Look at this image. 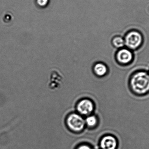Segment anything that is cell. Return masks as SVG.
<instances>
[{
  "label": "cell",
  "mask_w": 149,
  "mask_h": 149,
  "mask_svg": "<svg viewBox=\"0 0 149 149\" xmlns=\"http://www.w3.org/2000/svg\"><path fill=\"white\" fill-rule=\"evenodd\" d=\"M129 85L131 91L138 96L149 93V73L147 71H136L130 77Z\"/></svg>",
  "instance_id": "1"
},
{
  "label": "cell",
  "mask_w": 149,
  "mask_h": 149,
  "mask_svg": "<svg viewBox=\"0 0 149 149\" xmlns=\"http://www.w3.org/2000/svg\"><path fill=\"white\" fill-rule=\"evenodd\" d=\"M124 40L125 47L134 51L141 47L144 41V37L140 31L133 30L126 33Z\"/></svg>",
  "instance_id": "2"
},
{
  "label": "cell",
  "mask_w": 149,
  "mask_h": 149,
  "mask_svg": "<svg viewBox=\"0 0 149 149\" xmlns=\"http://www.w3.org/2000/svg\"><path fill=\"white\" fill-rule=\"evenodd\" d=\"M66 124L69 128L74 132H80L83 130L86 123L85 120L78 114L72 113L66 119Z\"/></svg>",
  "instance_id": "3"
},
{
  "label": "cell",
  "mask_w": 149,
  "mask_h": 149,
  "mask_svg": "<svg viewBox=\"0 0 149 149\" xmlns=\"http://www.w3.org/2000/svg\"><path fill=\"white\" fill-rule=\"evenodd\" d=\"M115 59L120 65L123 66L129 65L134 60V52L126 47L119 49L116 53Z\"/></svg>",
  "instance_id": "4"
},
{
  "label": "cell",
  "mask_w": 149,
  "mask_h": 149,
  "mask_svg": "<svg viewBox=\"0 0 149 149\" xmlns=\"http://www.w3.org/2000/svg\"><path fill=\"white\" fill-rule=\"evenodd\" d=\"M94 105L91 100L83 99L80 101L77 105V110L81 114L89 115L93 111Z\"/></svg>",
  "instance_id": "5"
},
{
  "label": "cell",
  "mask_w": 149,
  "mask_h": 149,
  "mask_svg": "<svg viewBox=\"0 0 149 149\" xmlns=\"http://www.w3.org/2000/svg\"><path fill=\"white\" fill-rule=\"evenodd\" d=\"M100 147L102 149H116L117 140L114 136L110 135L105 136L101 140Z\"/></svg>",
  "instance_id": "6"
},
{
  "label": "cell",
  "mask_w": 149,
  "mask_h": 149,
  "mask_svg": "<svg viewBox=\"0 0 149 149\" xmlns=\"http://www.w3.org/2000/svg\"><path fill=\"white\" fill-rule=\"evenodd\" d=\"M108 69L107 65L102 63L96 64L94 67L95 73L99 76H103L107 73Z\"/></svg>",
  "instance_id": "7"
},
{
  "label": "cell",
  "mask_w": 149,
  "mask_h": 149,
  "mask_svg": "<svg viewBox=\"0 0 149 149\" xmlns=\"http://www.w3.org/2000/svg\"><path fill=\"white\" fill-rule=\"evenodd\" d=\"M112 43L114 48L119 49L125 47L124 38L120 36H116L114 37L112 39Z\"/></svg>",
  "instance_id": "8"
},
{
  "label": "cell",
  "mask_w": 149,
  "mask_h": 149,
  "mask_svg": "<svg viewBox=\"0 0 149 149\" xmlns=\"http://www.w3.org/2000/svg\"><path fill=\"white\" fill-rule=\"evenodd\" d=\"M98 123L97 117L95 116H90L85 120V123L89 127L93 128L97 125Z\"/></svg>",
  "instance_id": "9"
},
{
  "label": "cell",
  "mask_w": 149,
  "mask_h": 149,
  "mask_svg": "<svg viewBox=\"0 0 149 149\" xmlns=\"http://www.w3.org/2000/svg\"><path fill=\"white\" fill-rule=\"evenodd\" d=\"M37 1L38 5L41 6H44L47 4L49 0H37Z\"/></svg>",
  "instance_id": "10"
},
{
  "label": "cell",
  "mask_w": 149,
  "mask_h": 149,
  "mask_svg": "<svg viewBox=\"0 0 149 149\" xmlns=\"http://www.w3.org/2000/svg\"><path fill=\"white\" fill-rule=\"evenodd\" d=\"M76 149H92L91 147L88 145H86V144H82V145H80Z\"/></svg>",
  "instance_id": "11"
},
{
  "label": "cell",
  "mask_w": 149,
  "mask_h": 149,
  "mask_svg": "<svg viewBox=\"0 0 149 149\" xmlns=\"http://www.w3.org/2000/svg\"></svg>",
  "instance_id": "12"
}]
</instances>
